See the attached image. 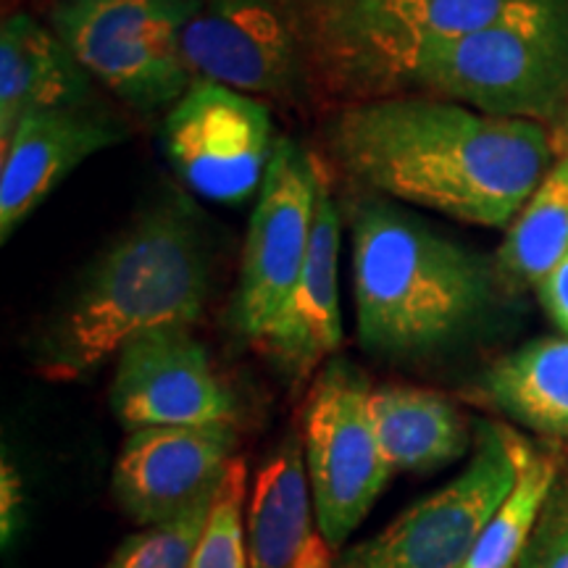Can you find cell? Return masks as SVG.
<instances>
[{"label": "cell", "mask_w": 568, "mask_h": 568, "mask_svg": "<svg viewBox=\"0 0 568 568\" xmlns=\"http://www.w3.org/2000/svg\"><path fill=\"white\" fill-rule=\"evenodd\" d=\"M558 466L518 437V474L514 487L481 531L466 568H514L535 535L539 516L558 485Z\"/></svg>", "instance_id": "cell-21"}, {"label": "cell", "mask_w": 568, "mask_h": 568, "mask_svg": "<svg viewBox=\"0 0 568 568\" xmlns=\"http://www.w3.org/2000/svg\"><path fill=\"white\" fill-rule=\"evenodd\" d=\"M211 293V243L182 201L140 213L92 264L42 332L38 368L82 379L138 335L193 326Z\"/></svg>", "instance_id": "cell-2"}, {"label": "cell", "mask_w": 568, "mask_h": 568, "mask_svg": "<svg viewBox=\"0 0 568 568\" xmlns=\"http://www.w3.org/2000/svg\"><path fill=\"white\" fill-rule=\"evenodd\" d=\"M293 568H335V560H332V548L326 545V539L322 535H316L305 545V550L301 552V558L295 560Z\"/></svg>", "instance_id": "cell-27"}, {"label": "cell", "mask_w": 568, "mask_h": 568, "mask_svg": "<svg viewBox=\"0 0 568 568\" xmlns=\"http://www.w3.org/2000/svg\"><path fill=\"white\" fill-rule=\"evenodd\" d=\"M180 51L195 82L280 101L311 95L303 42L284 0H201Z\"/></svg>", "instance_id": "cell-11"}, {"label": "cell", "mask_w": 568, "mask_h": 568, "mask_svg": "<svg viewBox=\"0 0 568 568\" xmlns=\"http://www.w3.org/2000/svg\"><path fill=\"white\" fill-rule=\"evenodd\" d=\"M247 468L243 458H234L226 468L222 487L211 503L209 521L197 539L190 568H251L245 531Z\"/></svg>", "instance_id": "cell-22"}, {"label": "cell", "mask_w": 568, "mask_h": 568, "mask_svg": "<svg viewBox=\"0 0 568 568\" xmlns=\"http://www.w3.org/2000/svg\"><path fill=\"white\" fill-rule=\"evenodd\" d=\"M308 466L303 439L290 432L274 447L253 479L247 503V550L251 568H293L305 545L316 537L311 529Z\"/></svg>", "instance_id": "cell-18"}, {"label": "cell", "mask_w": 568, "mask_h": 568, "mask_svg": "<svg viewBox=\"0 0 568 568\" xmlns=\"http://www.w3.org/2000/svg\"><path fill=\"white\" fill-rule=\"evenodd\" d=\"M372 385L351 361L332 358L318 372L305 403L303 447L318 535L339 548L374 508L393 468L376 439Z\"/></svg>", "instance_id": "cell-8"}, {"label": "cell", "mask_w": 568, "mask_h": 568, "mask_svg": "<svg viewBox=\"0 0 568 568\" xmlns=\"http://www.w3.org/2000/svg\"><path fill=\"white\" fill-rule=\"evenodd\" d=\"M518 568H568V489H552Z\"/></svg>", "instance_id": "cell-24"}, {"label": "cell", "mask_w": 568, "mask_h": 568, "mask_svg": "<svg viewBox=\"0 0 568 568\" xmlns=\"http://www.w3.org/2000/svg\"><path fill=\"white\" fill-rule=\"evenodd\" d=\"M201 0H53L48 27L88 74L140 113L169 111L190 84L180 38Z\"/></svg>", "instance_id": "cell-6"}, {"label": "cell", "mask_w": 568, "mask_h": 568, "mask_svg": "<svg viewBox=\"0 0 568 568\" xmlns=\"http://www.w3.org/2000/svg\"><path fill=\"white\" fill-rule=\"evenodd\" d=\"M382 456L393 471H437L466 456L471 435L445 395L424 387L382 385L368 395Z\"/></svg>", "instance_id": "cell-17"}, {"label": "cell", "mask_w": 568, "mask_h": 568, "mask_svg": "<svg viewBox=\"0 0 568 568\" xmlns=\"http://www.w3.org/2000/svg\"><path fill=\"white\" fill-rule=\"evenodd\" d=\"M301 34L311 92L345 105L403 95L432 48L568 11V0H284Z\"/></svg>", "instance_id": "cell-4"}, {"label": "cell", "mask_w": 568, "mask_h": 568, "mask_svg": "<svg viewBox=\"0 0 568 568\" xmlns=\"http://www.w3.org/2000/svg\"><path fill=\"white\" fill-rule=\"evenodd\" d=\"M95 80L51 27L17 11L0 24V151L27 119L95 101Z\"/></svg>", "instance_id": "cell-16"}, {"label": "cell", "mask_w": 568, "mask_h": 568, "mask_svg": "<svg viewBox=\"0 0 568 568\" xmlns=\"http://www.w3.org/2000/svg\"><path fill=\"white\" fill-rule=\"evenodd\" d=\"M339 247L343 213L329 182L322 176L308 258L295 287L255 339L266 358L293 382H305L314 372H322L343 345Z\"/></svg>", "instance_id": "cell-14"}, {"label": "cell", "mask_w": 568, "mask_h": 568, "mask_svg": "<svg viewBox=\"0 0 568 568\" xmlns=\"http://www.w3.org/2000/svg\"><path fill=\"white\" fill-rule=\"evenodd\" d=\"M564 138H566V145H568V111H566V116H564Z\"/></svg>", "instance_id": "cell-29"}, {"label": "cell", "mask_w": 568, "mask_h": 568, "mask_svg": "<svg viewBox=\"0 0 568 568\" xmlns=\"http://www.w3.org/2000/svg\"><path fill=\"white\" fill-rule=\"evenodd\" d=\"M280 138L258 98L193 82L166 111L161 148L190 193L216 203H243L264 184Z\"/></svg>", "instance_id": "cell-10"}, {"label": "cell", "mask_w": 568, "mask_h": 568, "mask_svg": "<svg viewBox=\"0 0 568 568\" xmlns=\"http://www.w3.org/2000/svg\"><path fill=\"white\" fill-rule=\"evenodd\" d=\"M111 408L126 432L234 424L237 416V403L190 326L151 329L119 351Z\"/></svg>", "instance_id": "cell-12"}, {"label": "cell", "mask_w": 568, "mask_h": 568, "mask_svg": "<svg viewBox=\"0 0 568 568\" xmlns=\"http://www.w3.org/2000/svg\"><path fill=\"white\" fill-rule=\"evenodd\" d=\"M406 92L524 122L568 111V11L508 21L432 48ZM403 92V95H406Z\"/></svg>", "instance_id": "cell-5"}, {"label": "cell", "mask_w": 568, "mask_h": 568, "mask_svg": "<svg viewBox=\"0 0 568 568\" xmlns=\"http://www.w3.org/2000/svg\"><path fill=\"white\" fill-rule=\"evenodd\" d=\"M234 447V424L130 432L113 466V497L142 527H159L216 495Z\"/></svg>", "instance_id": "cell-13"}, {"label": "cell", "mask_w": 568, "mask_h": 568, "mask_svg": "<svg viewBox=\"0 0 568 568\" xmlns=\"http://www.w3.org/2000/svg\"><path fill=\"white\" fill-rule=\"evenodd\" d=\"M568 255V145L516 213L495 258L508 287H537Z\"/></svg>", "instance_id": "cell-20"}, {"label": "cell", "mask_w": 568, "mask_h": 568, "mask_svg": "<svg viewBox=\"0 0 568 568\" xmlns=\"http://www.w3.org/2000/svg\"><path fill=\"white\" fill-rule=\"evenodd\" d=\"M535 290L545 314L564 332V337H568V255Z\"/></svg>", "instance_id": "cell-26"}, {"label": "cell", "mask_w": 568, "mask_h": 568, "mask_svg": "<svg viewBox=\"0 0 568 568\" xmlns=\"http://www.w3.org/2000/svg\"><path fill=\"white\" fill-rule=\"evenodd\" d=\"M124 138L122 119L95 101L27 119L3 148L0 240L9 243L24 219L32 216L74 169Z\"/></svg>", "instance_id": "cell-15"}, {"label": "cell", "mask_w": 568, "mask_h": 568, "mask_svg": "<svg viewBox=\"0 0 568 568\" xmlns=\"http://www.w3.org/2000/svg\"><path fill=\"white\" fill-rule=\"evenodd\" d=\"M27 0H3V13L9 17V13H17L21 11V6H24Z\"/></svg>", "instance_id": "cell-28"}, {"label": "cell", "mask_w": 568, "mask_h": 568, "mask_svg": "<svg viewBox=\"0 0 568 568\" xmlns=\"http://www.w3.org/2000/svg\"><path fill=\"white\" fill-rule=\"evenodd\" d=\"M21 514H24V485L17 464L3 458L0 466V539L3 548H9L21 527Z\"/></svg>", "instance_id": "cell-25"}, {"label": "cell", "mask_w": 568, "mask_h": 568, "mask_svg": "<svg viewBox=\"0 0 568 568\" xmlns=\"http://www.w3.org/2000/svg\"><path fill=\"white\" fill-rule=\"evenodd\" d=\"M481 393L516 424L568 439V337L531 339L487 368Z\"/></svg>", "instance_id": "cell-19"}, {"label": "cell", "mask_w": 568, "mask_h": 568, "mask_svg": "<svg viewBox=\"0 0 568 568\" xmlns=\"http://www.w3.org/2000/svg\"><path fill=\"white\" fill-rule=\"evenodd\" d=\"M322 166L308 148L280 138L247 224L232 326L255 343L295 287L314 240Z\"/></svg>", "instance_id": "cell-9"}, {"label": "cell", "mask_w": 568, "mask_h": 568, "mask_svg": "<svg viewBox=\"0 0 568 568\" xmlns=\"http://www.w3.org/2000/svg\"><path fill=\"white\" fill-rule=\"evenodd\" d=\"M358 339L379 358L410 361L456 343L493 305L497 272L389 197L351 209Z\"/></svg>", "instance_id": "cell-3"}, {"label": "cell", "mask_w": 568, "mask_h": 568, "mask_svg": "<svg viewBox=\"0 0 568 568\" xmlns=\"http://www.w3.org/2000/svg\"><path fill=\"white\" fill-rule=\"evenodd\" d=\"M516 474L518 435L503 424L477 422L464 471L389 527L339 552L335 568H466Z\"/></svg>", "instance_id": "cell-7"}, {"label": "cell", "mask_w": 568, "mask_h": 568, "mask_svg": "<svg viewBox=\"0 0 568 568\" xmlns=\"http://www.w3.org/2000/svg\"><path fill=\"white\" fill-rule=\"evenodd\" d=\"M213 497L216 495L203 497L197 506L172 521L145 527L138 535L126 537L105 568H190L197 539L209 521Z\"/></svg>", "instance_id": "cell-23"}, {"label": "cell", "mask_w": 568, "mask_h": 568, "mask_svg": "<svg viewBox=\"0 0 568 568\" xmlns=\"http://www.w3.org/2000/svg\"><path fill=\"white\" fill-rule=\"evenodd\" d=\"M329 145L368 193L477 226L514 222L556 163L545 124L418 92L343 105Z\"/></svg>", "instance_id": "cell-1"}]
</instances>
